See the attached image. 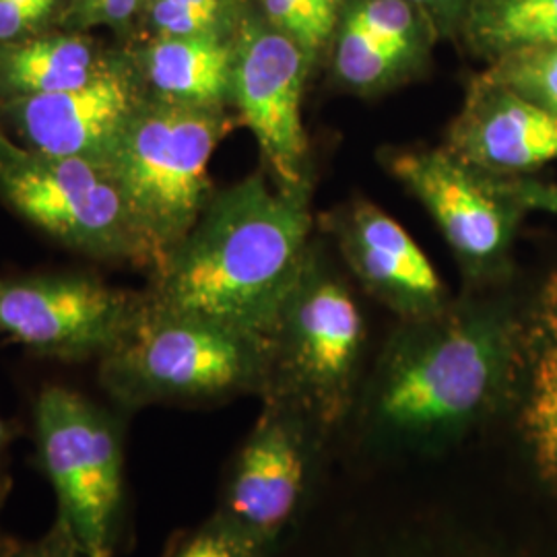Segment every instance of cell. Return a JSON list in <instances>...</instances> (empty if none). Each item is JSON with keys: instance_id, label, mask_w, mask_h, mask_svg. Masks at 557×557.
Segmentation results:
<instances>
[{"instance_id": "f546056e", "label": "cell", "mask_w": 557, "mask_h": 557, "mask_svg": "<svg viewBox=\"0 0 557 557\" xmlns=\"http://www.w3.org/2000/svg\"><path fill=\"white\" fill-rule=\"evenodd\" d=\"M7 543H9V539H0V557H4V552H7Z\"/></svg>"}, {"instance_id": "2e32d148", "label": "cell", "mask_w": 557, "mask_h": 557, "mask_svg": "<svg viewBox=\"0 0 557 557\" xmlns=\"http://www.w3.org/2000/svg\"><path fill=\"white\" fill-rule=\"evenodd\" d=\"M128 57L149 98L199 108H230L234 40L147 38Z\"/></svg>"}, {"instance_id": "30bf717a", "label": "cell", "mask_w": 557, "mask_h": 557, "mask_svg": "<svg viewBox=\"0 0 557 557\" xmlns=\"http://www.w3.org/2000/svg\"><path fill=\"white\" fill-rule=\"evenodd\" d=\"M329 440L306 413L262 398L259 418L227 467L215 515L275 554L306 504Z\"/></svg>"}, {"instance_id": "ba28073f", "label": "cell", "mask_w": 557, "mask_h": 557, "mask_svg": "<svg viewBox=\"0 0 557 557\" xmlns=\"http://www.w3.org/2000/svg\"><path fill=\"white\" fill-rule=\"evenodd\" d=\"M0 197L60 244L91 259L139 267L137 244L108 163L44 156L9 140L0 149Z\"/></svg>"}, {"instance_id": "83f0119b", "label": "cell", "mask_w": 557, "mask_h": 557, "mask_svg": "<svg viewBox=\"0 0 557 557\" xmlns=\"http://www.w3.org/2000/svg\"><path fill=\"white\" fill-rule=\"evenodd\" d=\"M13 478H11V434L0 419V508L11 492Z\"/></svg>"}, {"instance_id": "52a82bcc", "label": "cell", "mask_w": 557, "mask_h": 557, "mask_svg": "<svg viewBox=\"0 0 557 557\" xmlns=\"http://www.w3.org/2000/svg\"><path fill=\"white\" fill-rule=\"evenodd\" d=\"M384 165L421 202L457 259L462 289L517 281L518 234L529 215L518 178H499L455 158L446 147L388 149Z\"/></svg>"}, {"instance_id": "8992f818", "label": "cell", "mask_w": 557, "mask_h": 557, "mask_svg": "<svg viewBox=\"0 0 557 557\" xmlns=\"http://www.w3.org/2000/svg\"><path fill=\"white\" fill-rule=\"evenodd\" d=\"M34 434L60 520L87 556L114 557L124 515L122 421L77 391L50 384L34 403Z\"/></svg>"}, {"instance_id": "3957f363", "label": "cell", "mask_w": 557, "mask_h": 557, "mask_svg": "<svg viewBox=\"0 0 557 557\" xmlns=\"http://www.w3.org/2000/svg\"><path fill=\"white\" fill-rule=\"evenodd\" d=\"M101 388L124 411L151 405L207 407L259 397L269 343L213 320L145 304L128 333L98 361Z\"/></svg>"}, {"instance_id": "d4e9b609", "label": "cell", "mask_w": 557, "mask_h": 557, "mask_svg": "<svg viewBox=\"0 0 557 557\" xmlns=\"http://www.w3.org/2000/svg\"><path fill=\"white\" fill-rule=\"evenodd\" d=\"M57 2L0 0V44L20 41L46 20Z\"/></svg>"}, {"instance_id": "484cf974", "label": "cell", "mask_w": 557, "mask_h": 557, "mask_svg": "<svg viewBox=\"0 0 557 557\" xmlns=\"http://www.w3.org/2000/svg\"><path fill=\"white\" fill-rule=\"evenodd\" d=\"M430 23L436 36L455 38L473 0H407Z\"/></svg>"}, {"instance_id": "e0dca14e", "label": "cell", "mask_w": 557, "mask_h": 557, "mask_svg": "<svg viewBox=\"0 0 557 557\" xmlns=\"http://www.w3.org/2000/svg\"><path fill=\"white\" fill-rule=\"evenodd\" d=\"M108 57L83 36H44L2 44L0 101L69 91L91 79Z\"/></svg>"}, {"instance_id": "6da1fadb", "label": "cell", "mask_w": 557, "mask_h": 557, "mask_svg": "<svg viewBox=\"0 0 557 557\" xmlns=\"http://www.w3.org/2000/svg\"><path fill=\"white\" fill-rule=\"evenodd\" d=\"M515 283L462 289L434 314L398 320L366 372L351 418L366 448L444 455L508 405L527 299Z\"/></svg>"}, {"instance_id": "ffe728a7", "label": "cell", "mask_w": 557, "mask_h": 557, "mask_svg": "<svg viewBox=\"0 0 557 557\" xmlns=\"http://www.w3.org/2000/svg\"><path fill=\"white\" fill-rule=\"evenodd\" d=\"M244 0H147L149 38H221L234 40L248 15Z\"/></svg>"}, {"instance_id": "7402d4cb", "label": "cell", "mask_w": 557, "mask_h": 557, "mask_svg": "<svg viewBox=\"0 0 557 557\" xmlns=\"http://www.w3.org/2000/svg\"><path fill=\"white\" fill-rule=\"evenodd\" d=\"M481 75L557 114V41L506 54Z\"/></svg>"}, {"instance_id": "5bb4252c", "label": "cell", "mask_w": 557, "mask_h": 557, "mask_svg": "<svg viewBox=\"0 0 557 557\" xmlns=\"http://www.w3.org/2000/svg\"><path fill=\"white\" fill-rule=\"evenodd\" d=\"M442 147L481 172L531 178L557 161V114L479 73Z\"/></svg>"}, {"instance_id": "cb8c5ba5", "label": "cell", "mask_w": 557, "mask_h": 557, "mask_svg": "<svg viewBox=\"0 0 557 557\" xmlns=\"http://www.w3.org/2000/svg\"><path fill=\"white\" fill-rule=\"evenodd\" d=\"M4 557H89L79 541L73 535V531L69 529V524L64 520L57 517L54 524L50 527L48 533H44L36 541H27V543H17L11 541L7 543V552Z\"/></svg>"}, {"instance_id": "9a60e30c", "label": "cell", "mask_w": 557, "mask_h": 557, "mask_svg": "<svg viewBox=\"0 0 557 557\" xmlns=\"http://www.w3.org/2000/svg\"><path fill=\"white\" fill-rule=\"evenodd\" d=\"M508 405L539 473L557 485V273L524 299Z\"/></svg>"}, {"instance_id": "603a6c76", "label": "cell", "mask_w": 557, "mask_h": 557, "mask_svg": "<svg viewBox=\"0 0 557 557\" xmlns=\"http://www.w3.org/2000/svg\"><path fill=\"white\" fill-rule=\"evenodd\" d=\"M257 541L239 533L220 515H211L197 529L182 535L168 557H271Z\"/></svg>"}, {"instance_id": "ac0fdd59", "label": "cell", "mask_w": 557, "mask_h": 557, "mask_svg": "<svg viewBox=\"0 0 557 557\" xmlns=\"http://www.w3.org/2000/svg\"><path fill=\"white\" fill-rule=\"evenodd\" d=\"M329 50L338 85L349 94L372 98L421 73L430 44L382 40L347 15H341Z\"/></svg>"}, {"instance_id": "4dcf8cb0", "label": "cell", "mask_w": 557, "mask_h": 557, "mask_svg": "<svg viewBox=\"0 0 557 557\" xmlns=\"http://www.w3.org/2000/svg\"><path fill=\"white\" fill-rule=\"evenodd\" d=\"M46 2H57V0H46Z\"/></svg>"}, {"instance_id": "4316f807", "label": "cell", "mask_w": 557, "mask_h": 557, "mask_svg": "<svg viewBox=\"0 0 557 557\" xmlns=\"http://www.w3.org/2000/svg\"><path fill=\"white\" fill-rule=\"evenodd\" d=\"M518 193L520 199L527 205L529 213L539 211V213H549L557 215V184L556 182H545V180L518 178Z\"/></svg>"}, {"instance_id": "277c9868", "label": "cell", "mask_w": 557, "mask_h": 557, "mask_svg": "<svg viewBox=\"0 0 557 557\" xmlns=\"http://www.w3.org/2000/svg\"><path fill=\"white\" fill-rule=\"evenodd\" d=\"M239 124L230 108H199L149 98L131 120L110 172L139 252L153 275L188 236L215 195L209 163Z\"/></svg>"}, {"instance_id": "d6986e66", "label": "cell", "mask_w": 557, "mask_h": 557, "mask_svg": "<svg viewBox=\"0 0 557 557\" xmlns=\"http://www.w3.org/2000/svg\"><path fill=\"white\" fill-rule=\"evenodd\" d=\"M485 64L557 41V0H473L460 34Z\"/></svg>"}, {"instance_id": "4fadbf2b", "label": "cell", "mask_w": 557, "mask_h": 557, "mask_svg": "<svg viewBox=\"0 0 557 557\" xmlns=\"http://www.w3.org/2000/svg\"><path fill=\"white\" fill-rule=\"evenodd\" d=\"M320 221L354 283L397 320L434 314L453 299L418 242L372 200H351Z\"/></svg>"}, {"instance_id": "8fae6325", "label": "cell", "mask_w": 557, "mask_h": 557, "mask_svg": "<svg viewBox=\"0 0 557 557\" xmlns=\"http://www.w3.org/2000/svg\"><path fill=\"white\" fill-rule=\"evenodd\" d=\"M145 292L87 275L0 277V333L32 354L59 361H100L128 333Z\"/></svg>"}, {"instance_id": "7a4b0ae2", "label": "cell", "mask_w": 557, "mask_h": 557, "mask_svg": "<svg viewBox=\"0 0 557 557\" xmlns=\"http://www.w3.org/2000/svg\"><path fill=\"white\" fill-rule=\"evenodd\" d=\"M312 190L264 170L215 190L170 259L149 275L156 306L267 338L314 244Z\"/></svg>"}, {"instance_id": "7c38bea8", "label": "cell", "mask_w": 557, "mask_h": 557, "mask_svg": "<svg viewBox=\"0 0 557 557\" xmlns=\"http://www.w3.org/2000/svg\"><path fill=\"white\" fill-rule=\"evenodd\" d=\"M145 100L147 91L131 57H108L85 85L0 101V114L32 151L110 163Z\"/></svg>"}, {"instance_id": "f1b7e54d", "label": "cell", "mask_w": 557, "mask_h": 557, "mask_svg": "<svg viewBox=\"0 0 557 557\" xmlns=\"http://www.w3.org/2000/svg\"><path fill=\"white\" fill-rule=\"evenodd\" d=\"M9 140H11V137L4 133V128H2V124H0V149H2Z\"/></svg>"}, {"instance_id": "9c48e42d", "label": "cell", "mask_w": 557, "mask_h": 557, "mask_svg": "<svg viewBox=\"0 0 557 557\" xmlns=\"http://www.w3.org/2000/svg\"><path fill=\"white\" fill-rule=\"evenodd\" d=\"M314 66L298 41L259 11H248L234 38L230 108L252 133L262 170L281 188H314L310 139L301 116Z\"/></svg>"}, {"instance_id": "44dd1931", "label": "cell", "mask_w": 557, "mask_h": 557, "mask_svg": "<svg viewBox=\"0 0 557 557\" xmlns=\"http://www.w3.org/2000/svg\"><path fill=\"white\" fill-rule=\"evenodd\" d=\"M259 13L308 52L317 64L329 50L347 0H257Z\"/></svg>"}, {"instance_id": "5b68a950", "label": "cell", "mask_w": 557, "mask_h": 557, "mask_svg": "<svg viewBox=\"0 0 557 557\" xmlns=\"http://www.w3.org/2000/svg\"><path fill=\"white\" fill-rule=\"evenodd\" d=\"M354 285L314 239L267 335L269 384L262 398L306 413L331 438L354 418L368 372V320Z\"/></svg>"}]
</instances>
